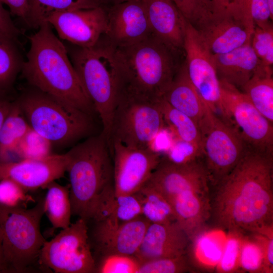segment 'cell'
<instances>
[{
    "label": "cell",
    "mask_w": 273,
    "mask_h": 273,
    "mask_svg": "<svg viewBox=\"0 0 273 273\" xmlns=\"http://www.w3.org/2000/svg\"><path fill=\"white\" fill-rule=\"evenodd\" d=\"M215 187L211 216L216 228L245 234L273 228V155L249 148Z\"/></svg>",
    "instance_id": "1"
},
{
    "label": "cell",
    "mask_w": 273,
    "mask_h": 273,
    "mask_svg": "<svg viewBox=\"0 0 273 273\" xmlns=\"http://www.w3.org/2000/svg\"><path fill=\"white\" fill-rule=\"evenodd\" d=\"M30 37L21 72L30 85L90 116L96 112L71 63L64 43L48 22Z\"/></svg>",
    "instance_id": "2"
},
{
    "label": "cell",
    "mask_w": 273,
    "mask_h": 273,
    "mask_svg": "<svg viewBox=\"0 0 273 273\" xmlns=\"http://www.w3.org/2000/svg\"><path fill=\"white\" fill-rule=\"evenodd\" d=\"M158 190L172 208L191 241L211 217L210 180L203 157L184 163L165 157L145 183Z\"/></svg>",
    "instance_id": "3"
},
{
    "label": "cell",
    "mask_w": 273,
    "mask_h": 273,
    "mask_svg": "<svg viewBox=\"0 0 273 273\" xmlns=\"http://www.w3.org/2000/svg\"><path fill=\"white\" fill-rule=\"evenodd\" d=\"M116 48L120 64L119 95L159 101L184 62L179 59L184 54L152 34L134 44Z\"/></svg>",
    "instance_id": "4"
},
{
    "label": "cell",
    "mask_w": 273,
    "mask_h": 273,
    "mask_svg": "<svg viewBox=\"0 0 273 273\" xmlns=\"http://www.w3.org/2000/svg\"><path fill=\"white\" fill-rule=\"evenodd\" d=\"M71 63L102 124L108 142L120 92V64L116 48L103 35L93 46L65 43Z\"/></svg>",
    "instance_id": "5"
},
{
    "label": "cell",
    "mask_w": 273,
    "mask_h": 273,
    "mask_svg": "<svg viewBox=\"0 0 273 273\" xmlns=\"http://www.w3.org/2000/svg\"><path fill=\"white\" fill-rule=\"evenodd\" d=\"M72 214L92 219L100 197L113 186V163L109 146L101 132L66 153Z\"/></svg>",
    "instance_id": "6"
},
{
    "label": "cell",
    "mask_w": 273,
    "mask_h": 273,
    "mask_svg": "<svg viewBox=\"0 0 273 273\" xmlns=\"http://www.w3.org/2000/svg\"><path fill=\"white\" fill-rule=\"evenodd\" d=\"M17 102L30 127L52 145H69L92 129L90 116L33 87Z\"/></svg>",
    "instance_id": "7"
},
{
    "label": "cell",
    "mask_w": 273,
    "mask_h": 273,
    "mask_svg": "<svg viewBox=\"0 0 273 273\" xmlns=\"http://www.w3.org/2000/svg\"><path fill=\"white\" fill-rule=\"evenodd\" d=\"M43 214V198L30 208L0 205V229L7 272H26L38 262L46 241L40 226Z\"/></svg>",
    "instance_id": "8"
},
{
    "label": "cell",
    "mask_w": 273,
    "mask_h": 273,
    "mask_svg": "<svg viewBox=\"0 0 273 273\" xmlns=\"http://www.w3.org/2000/svg\"><path fill=\"white\" fill-rule=\"evenodd\" d=\"M165 127L159 101L120 94L114 108L108 139L131 148H146Z\"/></svg>",
    "instance_id": "9"
},
{
    "label": "cell",
    "mask_w": 273,
    "mask_h": 273,
    "mask_svg": "<svg viewBox=\"0 0 273 273\" xmlns=\"http://www.w3.org/2000/svg\"><path fill=\"white\" fill-rule=\"evenodd\" d=\"M203 160L211 185L216 186L249 148L237 129L207 106L198 124Z\"/></svg>",
    "instance_id": "10"
},
{
    "label": "cell",
    "mask_w": 273,
    "mask_h": 273,
    "mask_svg": "<svg viewBox=\"0 0 273 273\" xmlns=\"http://www.w3.org/2000/svg\"><path fill=\"white\" fill-rule=\"evenodd\" d=\"M87 221L79 218L50 241H46L38 263L57 273L95 272Z\"/></svg>",
    "instance_id": "11"
},
{
    "label": "cell",
    "mask_w": 273,
    "mask_h": 273,
    "mask_svg": "<svg viewBox=\"0 0 273 273\" xmlns=\"http://www.w3.org/2000/svg\"><path fill=\"white\" fill-rule=\"evenodd\" d=\"M220 82V113L232 123L247 146L254 150L273 155V124L254 107L240 89Z\"/></svg>",
    "instance_id": "12"
},
{
    "label": "cell",
    "mask_w": 273,
    "mask_h": 273,
    "mask_svg": "<svg viewBox=\"0 0 273 273\" xmlns=\"http://www.w3.org/2000/svg\"><path fill=\"white\" fill-rule=\"evenodd\" d=\"M184 51L190 80L209 109L220 113V82L213 54L199 31L187 21Z\"/></svg>",
    "instance_id": "13"
},
{
    "label": "cell",
    "mask_w": 273,
    "mask_h": 273,
    "mask_svg": "<svg viewBox=\"0 0 273 273\" xmlns=\"http://www.w3.org/2000/svg\"><path fill=\"white\" fill-rule=\"evenodd\" d=\"M113 163V183L116 194L130 195L148 180L160 163L162 155L149 148H135L118 142L110 145Z\"/></svg>",
    "instance_id": "14"
},
{
    "label": "cell",
    "mask_w": 273,
    "mask_h": 273,
    "mask_svg": "<svg viewBox=\"0 0 273 273\" xmlns=\"http://www.w3.org/2000/svg\"><path fill=\"white\" fill-rule=\"evenodd\" d=\"M46 22L54 27L61 39L81 47L95 44L108 29L107 10L101 6L54 12Z\"/></svg>",
    "instance_id": "15"
},
{
    "label": "cell",
    "mask_w": 273,
    "mask_h": 273,
    "mask_svg": "<svg viewBox=\"0 0 273 273\" xmlns=\"http://www.w3.org/2000/svg\"><path fill=\"white\" fill-rule=\"evenodd\" d=\"M255 27L229 5L197 30L211 52L216 55L250 43Z\"/></svg>",
    "instance_id": "16"
},
{
    "label": "cell",
    "mask_w": 273,
    "mask_h": 273,
    "mask_svg": "<svg viewBox=\"0 0 273 273\" xmlns=\"http://www.w3.org/2000/svg\"><path fill=\"white\" fill-rule=\"evenodd\" d=\"M92 231L94 248L102 255H134L138 250L150 222L142 215L121 222L111 219L95 221Z\"/></svg>",
    "instance_id": "17"
},
{
    "label": "cell",
    "mask_w": 273,
    "mask_h": 273,
    "mask_svg": "<svg viewBox=\"0 0 273 273\" xmlns=\"http://www.w3.org/2000/svg\"><path fill=\"white\" fill-rule=\"evenodd\" d=\"M105 8L108 25L105 35L115 47L134 44L152 34L142 0H127Z\"/></svg>",
    "instance_id": "18"
},
{
    "label": "cell",
    "mask_w": 273,
    "mask_h": 273,
    "mask_svg": "<svg viewBox=\"0 0 273 273\" xmlns=\"http://www.w3.org/2000/svg\"><path fill=\"white\" fill-rule=\"evenodd\" d=\"M68 163L66 153L39 159H23L0 163V180L11 179L30 192L43 189L64 176Z\"/></svg>",
    "instance_id": "19"
},
{
    "label": "cell",
    "mask_w": 273,
    "mask_h": 273,
    "mask_svg": "<svg viewBox=\"0 0 273 273\" xmlns=\"http://www.w3.org/2000/svg\"><path fill=\"white\" fill-rule=\"evenodd\" d=\"M190 243L189 235L177 221L150 223L134 256L141 263L187 255Z\"/></svg>",
    "instance_id": "20"
},
{
    "label": "cell",
    "mask_w": 273,
    "mask_h": 273,
    "mask_svg": "<svg viewBox=\"0 0 273 273\" xmlns=\"http://www.w3.org/2000/svg\"><path fill=\"white\" fill-rule=\"evenodd\" d=\"M152 34L184 54L187 21L171 0H142Z\"/></svg>",
    "instance_id": "21"
},
{
    "label": "cell",
    "mask_w": 273,
    "mask_h": 273,
    "mask_svg": "<svg viewBox=\"0 0 273 273\" xmlns=\"http://www.w3.org/2000/svg\"><path fill=\"white\" fill-rule=\"evenodd\" d=\"M213 59L219 80L240 89L262 64L250 43L225 53L213 55Z\"/></svg>",
    "instance_id": "22"
},
{
    "label": "cell",
    "mask_w": 273,
    "mask_h": 273,
    "mask_svg": "<svg viewBox=\"0 0 273 273\" xmlns=\"http://www.w3.org/2000/svg\"><path fill=\"white\" fill-rule=\"evenodd\" d=\"M162 98L192 118L198 125L205 115L207 105L190 80L185 60Z\"/></svg>",
    "instance_id": "23"
},
{
    "label": "cell",
    "mask_w": 273,
    "mask_h": 273,
    "mask_svg": "<svg viewBox=\"0 0 273 273\" xmlns=\"http://www.w3.org/2000/svg\"><path fill=\"white\" fill-rule=\"evenodd\" d=\"M224 232L216 227L214 229L206 227L191 241L187 256L192 266L194 264L202 269L215 271L224 246Z\"/></svg>",
    "instance_id": "24"
},
{
    "label": "cell",
    "mask_w": 273,
    "mask_h": 273,
    "mask_svg": "<svg viewBox=\"0 0 273 273\" xmlns=\"http://www.w3.org/2000/svg\"><path fill=\"white\" fill-rule=\"evenodd\" d=\"M142 215L141 204L136 195H118L115 193L113 185L100 197L91 219L99 221L111 219L123 222Z\"/></svg>",
    "instance_id": "25"
},
{
    "label": "cell",
    "mask_w": 273,
    "mask_h": 273,
    "mask_svg": "<svg viewBox=\"0 0 273 273\" xmlns=\"http://www.w3.org/2000/svg\"><path fill=\"white\" fill-rule=\"evenodd\" d=\"M30 128L17 101L13 102L0 130V163L19 161L15 149Z\"/></svg>",
    "instance_id": "26"
},
{
    "label": "cell",
    "mask_w": 273,
    "mask_h": 273,
    "mask_svg": "<svg viewBox=\"0 0 273 273\" xmlns=\"http://www.w3.org/2000/svg\"><path fill=\"white\" fill-rule=\"evenodd\" d=\"M257 110L273 124V78L272 67L261 64L241 88Z\"/></svg>",
    "instance_id": "27"
},
{
    "label": "cell",
    "mask_w": 273,
    "mask_h": 273,
    "mask_svg": "<svg viewBox=\"0 0 273 273\" xmlns=\"http://www.w3.org/2000/svg\"><path fill=\"white\" fill-rule=\"evenodd\" d=\"M159 103L165 127L173 139L192 146L202 155L201 136L197 123L189 116L171 106L163 98Z\"/></svg>",
    "instance_id": "28"
},
{
    "label": "cell",
    "mask_w": 273,
    "mask_h": 273,
    "mask_svg": "<svg viewBox=\"0 0 273 273\" xmlns=\"http://www.w3.org/2000/svg\"><path fill=\"white\" fill-rule=\"evenodd\" d=\"M43 211L53 229H63L70 225L72 215L69 186H63L55 181L44 188Z\"/></svg>",
    "instance_id": "29"
},
{
    "label": "cell",
    "mask_w": 273,
    "mask_h": 273,
    "mask_svg": "<svg viewBox=\"0 0 273 273\" xmlns=\"http://www.w3.org/2000/svg\"><path fill=\"white\" fill-rule=\"evenodd\" d=\"M134 194L141 204L142 215L150 223H168L177 221L170 204L152 186L145 184Z\"/></svg>",
    "instance_id": "30"
},
{
    "label": "cell",
    "mask_w": 273,
    "mask_h": 273,
    "mask_svg": "<svg viewBox=\"0 0 273 273\" xmlns=\"http://www.w3.org/2000/svg\"><path fill=\"white\" fill-rule=\"evenodd\" d=\"M99 6L96 0H29L26 24L30 27L38 29L54 12Z\"/></svg>",
    "instance_id": "31"
},
{
    "label": "cell",
    "mask_w": 273,
    "mask_h": 273,
    "mask_svg": "<svg viewBox=\"0 0 273 273\" xmlns=\"http://www.w3.org/2000/svg\"><path fill=\"white\" fill-rule=\"evenodd\" d=\"M18 42L0 33V92L7 93L21 70L23 60Z\"/></svg>",
    "instance_id": "32"
},
{
    "label": "cell",
    "mask_w": 273,
    "mask_h": 273,
    "mask_svg": "<svg viewBox=\"0 0 273 273\" xmlns=\"http://www.w3.org/2000/svg\"><path fill=\"white\" fill-rule=\"evenodd\" d=\"M243 238L240 255V272L265 273L264 256L260 242L252 234Z\"/></svg>",
    "instance_id": "33"
},
{
    "label": "cell",
    "mask_w": 273,
    "mask_h": 273,
    "mask_svg": "<svg viewBox=\"0 0 273 273\" xmlns=\"http://www.w3.org/2000/svg\"><path fill=\"white\" fill-rule=\"evenodd\" d=\"M52 144L31 128L19 142L15 153L19 160L39 159L51 154Z\"/></svg>",
    "instance_id": "34"
},
{
    "label": "cell",
    "mask_w": 273,
    "mask_h": 273,
    "mask_svg": "<svg viewBox=\"0 0 273 273\" xmlns=\"http://www.w3.org/2000/svg\"><path fill=\"white\" fill-rule=\"evenodd\" d=\"M230 5L255 26L263 27L272 24L267 0H231Z\"/></svg>",
    "instance_id": "35"
},
{
    "label": "cell",
    "mask_w": 273,
    "mask_h": 273,
    "mask_svg": "<svg viewBox=\"0 0 273 273\" xmlns=\"http://www.w3.org/2000/svg\"><path fill=\"white\" fill-rule=\"evenodd\" d=\"M186 20L196 29L218 11L210 0H171Z\"/></svg>",
    "instance_id": "36"
},
{
    "label": "cell",
    "mask_w": 273,
    "mask_h": 273,
    "mask_svg": "<svg viewBox=\"0 0 273 273\" xmlns=\"http://www.w3.org/2000/svg\"><path fill=\"white\" fill-rule=\"evenodd\" d=\"M245 234L238 231L226 233L225 241L221 258L215 271L218 273L239 272L241 244Z\"/></svg>",
    "instance_id": "37"
},
{
    "label": "cell",
    "mask_w": 273,
    "mask_h": 273,
    "mask_svg": "<svg viewBox=\"0 0 273 273\" xmlns=\"http://www.w3.org/2000/svg\"><path fill=\"white\" fill-rule=\"evenodd\" d=\"M193 268L187 254L142 262L138 273H183L193 271Z\"/></svg>",
    "instance_id": "38"
},
{
    "label": "cell",
    "mask_w": 273,
    "mask_h": 273,
    "mask_svg": "<svg viewBox=\"0 0 273 273\" xmlns=\"http://www.w3.org/2000/svg\"><path fill=\"white\" fill-rule=\"evenodd\" d=\"M95 263L97 273H138L141 264L134 255L122 254L102 255Z\"/></svg>",
    "instance_id": "39"
},
{
    "label": "cell",
    "mask_w": 273,
    "mask_h": 273,
    "mask_svg": "<svg viewBox=\"0 0 273 273\" xmlns=\"http://www.w3.org/2000/svg\"><path fill=\"white\" fill-rule=\"evenodd\" d=\"M36 200L29 191L16 181L9 179L0 180V205L8 208H27Z\"/></svg>",
    "instance_id": "40"
},
{
    "label": "cell",
    "mask_w": 273,
    "mask_h": 273,
    "mask_svg": "<svg viewBox=\"0 0 273 273\" xmlns=\"http://www.w3.org/2000/svg\"><path fill=\"white\" fill-rule=\"evenodd\" d=\"M250 44L262 64L272 67L273 64L272 24L260 27L255 26Z\"/></svg>",
    "instance_id": "41"
},
{
    "label": "cell",
    "mask_w": 273,
    "mask_h": 273,
    "mask_svg": "<svg viewBox=\"0 0 273 273\" xmlns=\"http://www.w3.org/2000/svg\"><path fill=\"white\" fill-rule=\"evenodd\" d=\"M261 243L264 252L265 273L273 272V230L265 234L252 233Z\"/></svg>",
    "instance_id": "42"
},
{
    "label": "cell",
    "mask_w": 273,
    "mask_h": 273,
    "mask_svg": "<svg viewBox=\"0 0 273 273\" xmlns=\"http://www.w3.org/2000/svg\"><path fill=\"white\" fill-rule=\"evenodd\" d=\"M0 2V33L19 42L20 31L11 19L10 13Z\"/></svg>",
    "instance_id": "43"
},
{
    "label": "cell",
    "mask_w": 273,
    "mask_h": 273,
    "mask_svg": "<svg viewBox=\"0 0 273 273\" xmlns=\"http://www.w3.org/2000/svg\"><path fill=\"white\" fill-rule=\"evenodd\" d=\"M10 10L11 14L21 18L26 24L29 13V0H0Z\"/></svg>",
    "instance_id": "44"
},
{
    "label": "cell",
    "mask_w": 273,
    "mask_h": 273,
    "mask_svg": "<svg viewBox=\"0 0 273 273\" xmlns=\"http://www.w3.org/2000/svg\"><path fill=\"white\" fill-rule=\"evenodd\" d=\"M13 103V102L8 98L7 93L0 92V130Z\"/></svg>",
    "instance_id": "45"
},
{
    "label": "cell",
    "mask_w": 273,
    "mask_h": 273,
    "mask_svg": "<svg viewBox=\"0 0 273 273\" xmlns=\"http://www.w3.org/2000/svg\"><path fill=\"white\" fill-rule=\"evenodd\" d=\"M218 11L226 8L230 4L231 0H210Z\"/></svg>",
    "instance_id": "46"
},
{
    "label": "cell",
    "mask_w": 273,
    "mask_h": 273,
    "mask_svg": "<svg viewBox=\"0 0 273 273\" xmlns=\"http://www.w3.org/2000/svg\"><path fill=\"white\" fill-rule=\"evenodd\" d=\"M127 0H96L101 6L108 7Z\"/></svg>",
    "instance_id": "47"
},
{
    "label": "cell",
    "mask_w": 273,
    "mask_h": 273,
    "mask_svg": "<svg viewBox=\"0 0 273 273\" xmlns=\"http://www.w3.org/2000/svg\"><path fill=\"white\" fill-rule=\"evenodd\" d=\"M0 272H7L5 263L4 262L3 247H2V238L0 229Z\"/></svg>",
    "instance_id": "48"
},
{
    "label": "cell",
    "mask_w": 273,
    "mask_h": 273,
    "mask_svg": "<svg viewBox=\"0 0 273 273\" xmlns=\"http://www.w3.org/2000/svg\"><path fill=\"white\" fill-rule=\"evenodd\" d=\"M267 3L270 13L273 16V0H267Z\"/></svg>",
    "instance_id": "49"
}]
</instances>
